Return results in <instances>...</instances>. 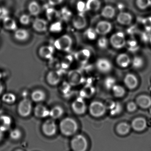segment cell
I'll use <instances>...</instances> for the list:
<instances>
[{
	"label": "cell",
	"instance_id": "39",
	"mask_svg": "<svg viewBox=\"0 0 151 151\" xmlns=\"http://www.w3.org/2000/svg\"><path fill=\"white\" fill-rule=\"evenodd\" d=\"M109 43H110L109 41L104 37H101L98 39L97 42L98 47L103 49L106 48L108 47Z\"/></svg>",
	"mask_w": 151,
	"mask_h": 151
},
{
	"label": "cell",
	"instance_id": "4",
	"mask_svg": "<svg viewBox=\"0 0 151 151\" xmlns=\"http://www.w3.org/2000/svg\"><path fill=\"white\" fill-rule=\"evenodd\" d=\"M109 42L113 47L119 50L126 46L127 42L125 34L122 32H118L111 36Z\"/></svg>",
	"mask_w": 151,
	"mask_h": 151
},
{
	"label": "cell",
	"instance_id": "32",
	"mask_svg": "<svg viewBox=\"0 0 151 151\" xmlns=\"http://www.w3.org/2000/svg\"><path fill=\"white\" fill-rule=\"evenodd\" d=\"M17 96L14 93L7 92L4 93L1 97V100L5 104H14L17 100Z\"/></svg>",
	"mask_w": 151,
	"mask_h": 151
},
{
	"label": "cell",
	"instance_id": "51",
	"mask_svg": "<svg viewBox=\"0 0 151 151\" xmlns=\"http://www.w3.org/2000/svg\"><path fill=\"white\" fill-rule=\"evenodd\" d=\"M16 151H22L20 150H16Z\"/></svg>",
	"mask_w": 151,
	"mask_h": 151
},
{
	"label": "cell",
	"instance_id": "45",
	"mask_svg": "<svg viewBox=\"0 0 151 151\" xmlns=\"http://www.w3.org/2000/svg\"><path fill=\"white\" fill-rule=\"evenodd\" d=\"M64 1V0H48L49 4L52 6L59 5L63 3Z\"/></svg>",
	"mask_w": 151,
	"mask_h": 151
},
{
	"label": "cell",
	"instance_id": "42",
	"mask_svg": "<svg viewBox=\"0 0 151 151\" xmlns=\"http://www.w3.org/2000/svg\"><path fill=\"white\" fill-rule=\"evenodd\" d=\"M61 25L59 23H56L52 24L50 27L49 29L51 32L53 33H57L61 30Z\"/></svg>",
	"mask_w": 151,
	"mask_h": 151
},
{
	"label": "cell",
	"instance_id": "48",
	"mask_svg": "<svg viewBox=\"0 0 151 151\" xmlns=\"http://www.w3.org/2000/svg\"><path fill=\"white\" fill-rule=\"evenodd\" d=\"M4 132H3L2 130H1L0 129V142L1 141L2 139H3V137L4 136Z\"/></svg>",
	"mask_w": 151,
	"mask_h": 151
},
{
	"label": "cell",
	"instance_id": "22",
	"mask_svg": "<svg viewBox=\"0 0 151 151\" xmlns=\"http://www.w3.org/2000/svg\"><path fill=\"white\" fill-rule=\"evenodd\" d=\"M132 15L126 12H120L117 16V20L118 23L123 25H129L132 23Z\"/></svg>",
	"mask_w": 151,
	"mask_h": 151
},
{
	"label": "cell",
	"instance_id": "10",
	"mask_svg": "<svg viewBox=\"0 0 151 151\" xmlns=\"http://www.w3.org/2000/svg\"><path fill=\"white\" fill-rule=\"evenodd\" d=\"M112 29V25L110 22L105 20L99 21L96 26L95 30L98 35L105 36L108 34Z\"/></svg>",
	"mask_w": 151,
	"mask_h": 151
},
{
	"label": "cell",
	"instance_id": "12",
	"mask_svg": "<svg viewBox=\"0 0 151 151\" xmlns=\"http://www.w3.org/2000/svg\"><path fill=\"white\" fill-rule=\"evenodd\" d=\"M32 23L33 29L37 32H44L48 28V22L43 19L36 18L32 21Z\"/></svg>",
	"mask_w": 151,
	"mask_h": 151
},
{
	"label": "cell",
	"instance_id": "29",
	"mask_svg": "<svg viewBox=\"0 0 151 151\" xmlns=\"http://www.w3.org/2000/svg\"><path fill=\"white\" fill-rule=\"evenodd\" d=\"M86 9L90 11L96 12L100 9L101 2L99 0H87L86 3Z\"/></svg>",
	"mask_w": 151,
	"mask_h": 151
},
{
	"label": "cell",
	"instance_id": "43",
	"mask_svg": "<svg viewBox=\"0 0 151 151\" xmlns=\"http://www.w3.org/2000/svg\"><path fill=\"white\" fill-rule=\"evenodd\" d=\"M121 106L118 104L116 105L114 104L113 106H112L111 108V113L113 115L118 114L121 111Z\"/></svg>",
	"mask_w": 151,
	"mask_h": 151
},
{
	"label": "cell",
	"instance_id": "2",
	"mask_svg": "<svg viewBox=\"0 0 151 151\" xmlns=\"http://www.w3.org/2000/svg\"><path fill=\"white\" fill-rule=\"evenodd\" d=\"M73 45L72 37L68 35H64L58 38L54 42V46L58 50L68 52Z\"/></svg>",
	"mask_w": 151,
	"mask_h": 151
},
{
	"label": "cell",
	"instance_id": "17",
	"mask_svg": "<svg viewBox=\"0 0 151 151\" xmlns=\"http://www.w3.org/2000/svg\"><path fill=\"white\" fill-rule=\"evenodd\" d=\"M54 53V47L49 45L42 46L38 50V54L41 58L48 60L53 57Z\"/></svg>",
	"mask_w": 151,
	"mask_h": 151
},
{
	"label": "cell",
	"instance_id": "25",
	"mask_svg": "<svg viewBox=\"0 0 151 151\" xmlns=\"http://www.w3.org/2000/svg\"><path fill=\"white\" fill-rule=\"evenodd\" d=\"M132 126L134 129L136 131H143L147 127V122L144 118H136L132 122Z\"/></svg>",
	"mask_w": 151,
	"mask_h": 151
},
{
	"label": "cell",
	"instance_id": "35",
	"mask_svg": "<svg viewBox=\"0 0 151 151\" xmlns=\"http://www.w3.org/2000/svg\"><path fill=\"white\" fill-rule=\"evenodd\" d=\"M19 22L23 25H28L32 22L31 15L29 14H22L20 17Z\"/></svg>",
	"mask_w": 151,
	"mask_h": 151
},
{
	"label": "cell",
	"instance_id": "31",
	"mask_svg": "<svg viewBox=\"0 0 151 151\" xmlns=\"http://www.w3.org/2000/svg\"><path fill=\"white\" fill-rule=\"evenodd\" d=\"M113 94L115 97L121 98L126 94V90L123 86L115 84L111 89Z\"/></svg>",
	"mask_w": 151,
	"mask_h": 151
},
{
	"label": "cell",
	"instance_id": "16",
	"mask_svg": "<svg viewBox=\"0 0 151 151\" xmlns=\"http://www.w3.org/2000/svg\"><path fill=\"white\" fill-rule=\"evenodd\" d=\"M130 57L126 53H121L117 56L116 58V64L121 68H126L131 64Z\"/></svg>",
	"mask_w": 151,
	"mask_h": 151
},
{
	"label": "cell",
	"instance_id": "14",
	"mask_svg": "<svg viewBox=\"0 0 151 151\" xmlns=\"http://www.w3.org/2000/svg\"><path fill=\"white\" fill-rule=\"evenodd\" d=\"M125 86L129 90H134L138 86V81L137 77L133 73H128L124 78Z\"/></svg>",
	"mask_w": 151,
	"mask_h": 151
},
{
	"label": "cell",
	"instance_id": "40",
	"mask_svg": "<svg viewBox=\"0 0 151 151\" xmlns=\"http://www.w3.org/2000/svg\"><path fill=\"white\" fill-rule=\"evenodd\" d=\"M97 33L95 29H89L86 32V37L90 40H94L96 38Z\"/></svg>",
	"mask_w": 151,
	"mask_h": 151
},
{
	"label": "cell",
	"instance_id": "28",
	"mask_svg": "<svg viewBox=\"0 0 151 151\" xmlns=\"http://www.w3.org/2000/svg\"><path fill=\"white\" fill-rule=\"evenodd\" d=\"M115 9L111 5L105 6L101 11V15L106 19L113 18L115 16Z\"/></svg>",
	"mask_w": 151,
	"mask_h": 151
},
{
	"label": "cell",
	"instance_id": "30",
	"mask_svg": "<svg viewBox=\"0 0 151 151\" xmlns=\"http://www.w3.org/2000/svg\"><path fill=\"white\" fill-rule=\"evenodd\" d=\"M90 53L88 50H82L76 53L75 58L81 63H86L89 59Z\"/></svg>",
	"mask_w": 151,
	"mask_h": 151
},
{
	"label": "cell",
	"instance_id": "44",
	"mask_svg": "<svg viewBox=\"0 0 151 151\" xmlns=\"http://www.w3.org/2000/svg\"><path fill=\"white\" fill-rule=\"evenodd\" d=\"M7 10L4 8L0 7V20H3L9 17Z\"/></svg>",
	"mask_w": 151,
	"mask_h": 151
},
{
	"label": "cell",
	"instance_id": "27",
	"mask_svg": "<svg viewBox=\"0 0 151 151\" xmlns=\"http://www.w3.org/2000/svg\"><path fill=\"white\" fill-rule=\"evenodd\" d=\"M64 110L60 106H55L50 110L49 117L54 120L57 119L64 114Z\"/></svg>",
	"mask_w": 151,
	"mask_h": 151
},
{
	"label": "cell",
	"instance_id": "24",
	"mask_svg": "<svg viewBox=\"0 0 151 151\" xmlns=\"http://www.w3.org/2000/svg\"><path fill=\"white\" fill-rule=\"evenodd\" d=\"M46 93L42 90L36 89L31 94V100L35 103H40L46 99Z\"/></svg>",
	"mask_w": 151,
	"mask_h": 151
},
{
	"label": "cell",
	"instance_id": "50",
	"mask_svg": "<svg viewBox=\"0 0 151 151\" xmlns=\"http://www.w3.org/2000/svg\"><path fill=\"white\" fill-rule=\"evenodd\" d=\"M150 44L151 47V38H150Z\"/></svg>",
	"mask_w": 151,
	"mask_h": 151
},
{
	"label": "cell",
	"instance_id": "18",
	"mask_svg": "<svg viewBox=\"0 0 151 151\" xmlns=\"http://www.w3.org/2000/svg\"><path fill=\"white\" fill-rule=\"evenodd\" d=\"M72 25L75 29L82 30L84 29L87 25L86 18L82 14H78L74 16L72 19Z\"/></svg>",
	"mask_w": 151,
	"mask_h": 151
},
{
	"label": "cell",
	"instance_id": "49",
	"mask_svg": "<svg viewBox=\"0 0 151 151\" xmlns=\"http://www.w3.org/2000/svg\"><path fill=\"white\" fill-rule=\"evenodd\" d=\"M2 78V74L0 72V82H1V79Z\"/></svg>",
	"mask_w": 151,
	"mask_h": 151
},
{
	"label": "cell",
	"instance_id": "1",
	"mask_svg": "<svg viewBox=\"0 0 151 151\" xmlns=\"http://www.w3.org/2000/svg\"><path fill=\"white\" fill-rule=\"evenodd\" d=\"M61 133L65 136L73 134L77 131L78 125L76 122L70 118H66L61 121L59 125Z\"/></svg>",
	"mask_w": 151,
	"mask_h": 151
},
{
	"label": "cell",
	"instance_id": "52",
	"mask_svg": "<svg viewBox=\"0 0 151 151\" xmlns=\"http://www.w3.org/2000/svg\"><path fill=\"white\" fill-rule=\"evenodd\" d=\"M1 101H0V106H1Z\"/></svg>",
	"mask_w": 151,
	"mask_h": 151
},
{
	"label": "cell",
	"instance_id": "6",
	"mask_svg": "<svg viewBox=\"0 0 151 151\" xmlns=\"http://www.w3.org/2000/svg\"><path fill=\"white\" fill-rule=\"evenodd\" d=\"M71 144L74 151H86L87 148V142L84 137L81 135L74 137Z\"/></svg>",
	"mask_w": 151,
	"mask_h": 151
},
{
	"label": "cell",
	"instance_id": "41",
	"mask_svg": "<svg viewBox=\"0 0 151 151\" xmlns=\"http://www.w3.org/2000/svg\"><path fill=\"white\" fill-rule=\"evenodd\" d=\"M137 104L136 102H130L128 103L126 106L127 110L130 112H133L136 111L137 108Z\"/></svg>",
	"mask_w": 151,
	"mask_h": 151
},
{
	"label": "cell",
	"instance_id": "34",
	"mask_svg": "<svg viewBox=\"0 0 151 151\" xmlns=\"http://www.w3.org/2000/svg\"><path fill=\"white\" fill-rule=\"evenodd\" d=\"M130 129V126L129 125L123 122L118 125L117 127V131L120 134L126 135L129 132Z\"/></svg>",
	"mask_w": 151,
	"mask_h": 151
},
{
	"label": "cell",
	"instance_id": "23",
	"mask_svg": "<svg viewBox=\"0 0 151 151\" xmlns=\"http://www.w3.org/2000/svg\"><path fill=\"white\" fill-rule=\"evenodd\" d=\"M12 120L7 115L0 116V129L3 132L8 131L11 127Z\"/></svg>",
	"mask_w": 151,
	"mask_h": 151
},
{
	"label": "cell",
	"instance_id": "47",
	"mask_svg": "<svg viewBox=\"0 0 151 151\" xmlns=\"http://www.w3.org/2000/svg\"><path fill=\"white\" fill-rule=\"evenodd\" d=\"M4 91L3 85L0 82V96L2 94Z\"/></svg>",
	"mask_w": 151,
	"mask_h": 151
},
{
	"label": "cell",
	"instance_id": "8",
	"mask_svg": "<svg viewBox=\"0 0 151 151\" xmlns=\"http://www.w3.org/2000/svg\"><path fill=\"white\" fill-rule=\"evenodd\" d=\"M96 67L101 73H108L112 70L113 65L111 62L106 58H100L96 62Z\"/></svg>",
	"mask_w": 151,
	"mask_h": 151
},
{
	"label": "cell",
	"instance_id": "38",
	"mask_svg": "<svg viewBox=\"0 0 151 151\" xmlns=\"http://www.w3.org/2000/svg\"><path fill=\"white\" fill-rule=\"evenodd\" d=\"M104 84L106 88L111 90L113 87L116 84V81L113 77H107L105 81Z\"/></svg>",
	"mask_w": 151,
	"mask_h": 151
},
{
	"label": "cell",
	"instance_id": "21",
	"mask_svg": "<svg viewBox=\"0 0 151 151\" xmlns=\"http://www.w3.org/2000/svg\"><path fill=\"white\" fill-rule=\"evenodd\" d=\"M29 37L30 33L26 29L24 28H17L14 31V38L18 41H25L28 40Z\"/></svg>",
	"mask_w": 151,
	"mask_h": 151
},
{
	"label": "cell",
	"instance_id": "20",
	"mask_svg": "<svg viewBox=\"0 0 151 151\" xmlns=\"http://www.w3.org/2000/svg\"><path fill=\"white\" fill-rule=\"evenodd\" d=\"M29 14L33 17H37L40 14L42 8L40 4L35 1H32L29 3L27 6Z\"/></svg>",
	"mask_w": 151,
	"mask_h": 151
},
{
	"label": "cell",
	"instance_id": "5",
	"mask_svg": "<svg viewBox=\"0 0 151 151\" xmlns=\"http://www.w3.org/2000/svg\"><path fill=\"white\" fill-rule=\"evenodd\" d=\"M89 110L92 116L98 118L102 117L105 114L106 106L103 103L100 101H94L90 104Z\"/></svg>",
	"mask_w": 151,
	"mask_h": 151
},
{
	"label": "cell",
	"instance_id": "46",
	"mask_svg": "<svg viewBox=\"0 0 151 151\" xmlns=\"http://www.w3.org/2000/svg\"><path fill=\"white\" fill-rule=\"evenodd\" d=\"M78 9L79 11H83L84 9H86V4H85L82 2L79 3L78 5Z\"/></svg>",
	"mask_w": 151,
	"mask_h": 151
},
{
	"label": "cell",
	"instance_id": "7",
	"mask_svg": "<svg viewBox=\"0 0 151 151\" xmlns=\"http://www.w3.org/2000/svg\"><path fill=\"white\" fill-rule=\"evenodd\" d=\"M43 133L47 137H52L56 134L57 126L53 119H49L45 121L42 126Z\"/></svg>",
	"mask_w": 151,
	"mask_h": 151
},
{
	"label": "cell",
	"instance_id": "11",
	"mask_svg": "<svg viewBox=\"0 0 151 151\" xmlns=\"http://www.w3.org/2000/svg\"><path fill=\"white\" fill-rule=\"evenodd\" d=\"M67 79L70 85L72 86H77L82 83L83 76L80 71L73 70L68 73Z\"/></svg>",
	"mask_w": 151,
	"mask_h": 151
},
{
	"label": "cell",
	"instance_id": "36",
	"mask_svg": "<svg viewBox=\"0 0 151 151\" xmlns=\"http://www.w3.org/2000/svg\"><path fill=\"white\" fill-rule=\"evenodd\" d=\"M9 136L12 140H18L21 138L22 133L18 129H14L10 132Z\"/></svg>",
	"mask_w": 151,
	"mask_h": 151
},
{
	"label": "cell",
	"instance_id": "19",
	"mask_svg": "<svg viewBox=\"0 0 151 151\" xmlns=\"http://www.w3.org/2000/svg\"><path fill=\"white\" fill-rule=\"evenodd\" d=\"M136 103L141 108L149 109L151 107V97L148 95H140L137 98Z\"/></svg>",
	"mask_w": 151,
	"mask_h": 151
},
{
	"label": "cell",
	"instance_id": "26",
	"mask_svg": "<svg viewBox=\"0 0 151 151\" xmlns=\"http://www.w3.org/2000/svg\"><path fill=\"white\" fill-rule=\"evenodd\" d=\"M3 25L4 29L8 31H15L17 29V22L13 19L9 17L3 20Z\"/></svg>",
	"mask_w": 151,
	"mask_h": 151
},
{
	"label": "cell",
	"instance_id": "9",
	"mask_svg": "<svg viewBox=\"0 0 151 151\" xmlns=\"http://www.w3.org/2000/svg\"><path fill=\"white\" fill-rule=\"evenodd\" d=\"M72 108L74 113L81 115L86 112L87 106L82 98H78L72 103Z\"/></svg>",
	"mask_w": 151,
	"mask_h": 151
},
{
	"label": "cell",
	"instance_id": "37",
	"mask_svg": "<svg viewBox=\"0 0 151 151\" xmlns=\"http://www.w3.org/2000/svg\"><path fill=\"white\" fill-rule=\"evenodd\" d=\"M151 0H137L136 4L139 9H144L150 5Z\"/></svg>",
	"mask_w": 151,
	"mask_h": 151
},
{
	"label": "cell",
	"instance_id": "15",
	"mask_svg": "<svg viewBox=\"0 0 151 151\" xmlns=\"http://www.w3.org/2000/svg\"><path fill=\"white\" fill-rule=\"evenodd\" d=\"M35 116L39 119H44L49 117L50 115V110L47 106L42 104H39L34 109Z\"/></svg>",
	"mask_w": 151,
	"mask_h": 151
},
{
	"label": "cell",
	"instance_id": "33",
	"mask_svg": "<svg viewBox=\"0 0 151 151\" xmlns=\"http://www.w3.org/2000/svg\"><path fill=\"white\" fill-rule=\"evenodd\" d=\"M131 64L134 69L138 70L142 68L144 65V61L141 57L135 56L131 61Z\"/></svg>",
	"mask_w": 151,
	"mask_h": 151
},
{
	"label": "cell",
	"instance_id": "3",
	"mask_svg": "<svg viewBox=\"0 0 151 151\" xmlns=\"http://www.w3.org/2000/svg\"><path fill=\"white\" fill-rule=\"evenodd\" d=\"M33 111V104L32 100L24 97L21 99L17 106V112L19 115L23 118L30 116Z\"/></svg>",
	"mask_w": 151,
	"mask_h": 151
},
{
	"label": "cell",
	"instance_id": "13",
	"mask_svg": "<svg viewBox=\"0 0 151 151\" xmlns=\"http://www.w3.org/2000/svg\"><path fill=\"white\" fill-rule=\"evenodd\" d=\"M46 81L51 86H56L61 81V75L56 70H52L48 73L46 76Z\"/></svg>",
	"mask_w": 151,
	"mask_h": 151
}]
</instances>
